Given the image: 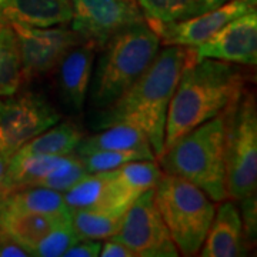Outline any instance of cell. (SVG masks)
<instances>
[{
  "mask_svg": "<svg viewBox=\"0 0 257 257\" xmlns=\"http://www.w3.org/2000/svg\"><path fill=\"white\" fill-rule=\"evenodd\" d=\"M10 26L18 37L23 80L53 72L69 50L86 40L64 26L33 28L16 23Z\"/></svg>",
  "mask_w": 257,
  "mask_h": 257,
  "instance_id": "9",
  "label": "cell"
},
{
  "mask_svg": "<svg viewBox=\"0 0 257 257\" xmlns=\"http://www.w3.org/2000/svg\"><path fill=\"white\" fill-rule=\"evenodd\" d=\"M79 157L87 173L110 172L132 160H143V159L156 160L153 156L138 150H103V152L87 153Z\"/></svg>",
  "mask_w": 257,
  "mask_h": 257,
  "instance_id": "25",
  "label": "cell"
},
{
  "mask_svg": "<svg viewBox=\"0 0 257 257\" xmlns=\"http://www.w3.org/2000/svg\"><path fill=\"white\" fill-rule=\"evenodd\" d=\"M96 45L84 40L74 46L59 63V86L64 100L76 110H82L92 84Z\"/></svg>",
  "mask_w": 257,
  "mask_h": 257,
  "instance_id": "14",
  "label": "cell"
},
{
  "mask_svg": "<svg viewBox=\"0 0 257 257\" xmlns=\"http://www.w3.org/2000/svg\"><path fill=\"white\" fill-rule=\"evenodd\" d=\"M32 251L0 229V257H30Z\"/></svg>",
  "mask_w": 257,
  "mask_h": 257,
  "instance_id": "28",
  "label": "cell"
},
{
  "mask_svg": "<svg viewBox=\"0 0 257 257\" xmlns=\"http://www.w3.org/2000/svg\"><path fill=\"white\" fill-rule=\"evenodd\" d=\"M0 22L33 28L66 26L72 22L70 0H0Z\"/></svg>",
  "mask_w": 257,
  "mask_h": 257,
  "instance_id": "16",
  "label": "cell"
},
{
  "mask_svg": "<svg viewBox=\"0 0 257 257\" xmlns=\"http://www.w3.org/2000/svg\"><path fill=\"white\" fill-rule=\"evenodd\" d=\"M138 257H176L179 250L155 203V189L139 196L123 213L119 233L113 236Z\"/></svg>",
  "mask_w": 257,
  "mask_h": 257,
  "instance_id": "8",
  "label": "cell"
},
{
  "mask_svg": "<svg viewBox=\"0 0 257 257\" xmlns=\"http://www.w3.org/2000/svg\"><path fill=\"white\" fill-rule=\"evenodd\" d=\"M57 220L59 219H52L43 214L0 206V229L28 247L32 256L33 248L52 230Z\"/></svg>",
  "mask_w": 257,
  "mask_h": 257,
  "instance_id": "20",
  "label": "cell"
},
{
  "mask_svg": "<svg viewBox=\"0 0 257 257\" xmlns=\"http://www.w3.org/2000/svg\"><path fill=\"white\" fill-rule=\"evenodd\" d=\"M84 138L83 132L72 121L49 127L36 138L29 140L15 153V156H64L76 150L80 140Z\"/></svg>",
  "mask_w": 257,
  "mask_h": 257,
  "instance_id": "19",
  "label": "cell"
},
{
  "mask_svg": "<svg viewBox=\"0 0 257 257\" xmlns=\"http://www.w3.org/2000/svg\"><path fill=\"white\" fill-rule=\"evenodd\" d=\"M86 175L87 172L83 167L80 157L73 152L70 155H66L63 160L37 186H43V187H49V189L63 193Z\"/></svg>",
  "mask_w": 257,
  "mask_h": 257,
  "instance_id": "27",
  "label": "cell"
},
{
  "mask_svg": "<svg viewBox=\"0 0 257 257\" xmlns=\"http://www.w3.org/2000/svg\"><path fill=\"white\" fill-rule=\"evenodd\" d=\"M193 62L203 59L227 63L256 66L257 63V13L251 10L233 19L226 26L199 46L190 47Z\"/></svg>",
  "mask_w": 257,
  "mask_h": 257,
  "instance_id": "11",
  "label": "cell"
},
{
  "mask_svg": "<svg viewBox=\"0 0 257 257\" xmlns=\"http://www.w3.org/2000/svg\"><path fill=\"white\" fill-rule=\"evenodd\" d=\"M155 203L179 254H199L216 207L200 187L163 173L155 186Z\"/></svg>",
  "mask_w": 257,
  "mask_h": 257,
  "instance_id": "5",
  "label": "cell"
},
{
  "mask_svg": "<svg viewBox=\"0 0 257 257\" xmlns=\"http://www.w3.org/2000/svg\"><path fill=\"white\" fill-rule=\"evenodd\" d=\"M103 150H138L156 159L145 132L127 123H116L113 126L104 127L101 133L90 138H83L74 153L77 156H83Z\"/></svg>",
  "mask_w": 257,
  "mask_h": 257,
  "instance_id": "17",
  "label": "cell"
},
{
  "mask_svg": "<svg viewBox=\"0 0 257 257\" xmlns=\"http://www.w3.org/2000/svg\"><path fill=\"white\" fill-rule=\"evenodd\" d=\"M72 29L103 46L120 30L146 22L136 0H70Z\"/></svg>",
  "mask_w": 257,
  "mask_h": 257,
  "instance_id": "10",
  "label": "cell"
},
{
  "mask_svg": "<svg viewBox=\"0 0 257 257\" xmlns=\"http://www.w3.org/2000/svg\"><path fill=\"white\" fill-rule=\"evenodd\" d=\"M229 0H192L189 9L186 12V18H192V16H196V15H200V13H204V12H209V10L216 9L221 5L227 3Z\"/></svg>",
  "mask_w": 257,
  "mask_h": 257,
  "instance_id": "31",
  "label": "cell"
},
{
  "mask_svg": "<svg viewBox=\"0 0 257 257\" xmlns=\"http://www.w3.org/2000/svg\"><path fill=\"white\" fill-rule=\"evenodd\" d=\"M59 120L60 114L39 93L0 97V156L10 159L25 143Z\"/></svg>",
  "mask_w": 257,
  "mask_h": 257,
  "instance_id": "7",
  "label": "cell"
},
{
  "mask_svg": "<svg viewBox=\"0 0 257 257\" xmlns=\"http://www.w3.org/2000/svg\"><path fill=\"white\" fill-rule=\"evenodd\" d=\"M226 194L241 202L256 196L257 187V110L251 93L230 110L226 133Z\"/></svg>",
  "mask_w": 257,
  "mask_h": 257,
  "instance_id": "6",
  "label": "cell"
},
{
  "mask_svg": "<svg viewBox=\"0 0 257 257\" xmlns=\"http://www.w3.org/2000/svg\"><path fill=\"white\" fill-rule=\"evenodd\" d=\"M0 206L43 214L52 219L70 217L72 213L66 206L63 193L43 186H28L0 194Z\"/></svg>",
  "mask_w": 257,
  "mask_h": 257,
  "instance_id": "18",
  "label": "cell"
},
{
  "mask_svg": "<svg viewBox=\"0 0 257 257\" xmlns=\"http://www.w3.org/2000/svg\"><path fill=\"white\" fill-rule=\"evenodd\" d=\"M123 214L100 209H83L70 213V223L79 239L106 240L119 233Z\"/></svg>",
  "mask_w": 257,
  "mask_h": 257,
  "instance_id": "23",
  "label": "cell"
},
{
  "mask_svg": "<svg viewBox=\"0 0 257 257\" xmlns=\"http://www.w3.org/2000/svg\"><path fill=\"white\" fill-rule=\"evenodd\" d=\"M162 175L160 166L150 159L132 160L111 170L107 210L123 214L139 196L155 189Z\"/></svg>",
  "mask_w": 257,
  "mask_h": 257,
  "instance_id": "13",
  "label": "cell"
},
{
  "mask_svg": "<svg viewBox=\"0 0 257 257\" xmlns=\"http://www.w3.org/2000/svg\"><path fill=\"white\" fill-rule=\"evenodd\" d=\"M110 172L87 173L70 189L63 192L64 202L69 210H83V209H100L107 210L109 197V182Z\"/></svg>",
  "mask_w": 257,
  "mask_h": 257,
  "instance_id": "21",
  "label": "cell"
},
{
  "mask_svg": "<svg viewBox=\"0 0 257 257\" xmlns=\"http://www.w3.org/2000/svg\"><path fill=\"white\" fill-rule=\"evenodd\" d=\"M231 109L233 106L186 133L157 159L163 173L196 184L213 202L227 197L224 153Z\"/></svg>",
  "mask_w": 257,
  "mask_h": 257,
  "instance_id": "3",
  "label": "cell"
},
{
  "mask_svg": "<svg viewBox=\"0 0 257 257\" xmlns=\"http://www.w3.org/2000/svg\"><path fill=\"white\" fill-rule=\"evenodd\" d=\"M79 240L73 226L70 223V217L59 219L55 226L47 233L43 239L37 243L33 248V256L37 257H60L66 253V250L72 247Z\"/></svg>",
  "mask_w": 257,
  "mask_h": 257,
  "instance_id": "24",
  "label": "cell"
},
{
  "mask_svg": "<svg viewBox=\"0 0 257 257\" xmlns=\"http://www.w3.org/2000/svg\"><path fill=\"white\" fill-rule=\"evenodd\" d=\"M256 3L257 0H229L209 12L152 28L160 37V43L166 46H199L233 19L256 10Z\"/></svg>",
  "mask_w": 257,
  "mask_h": 257,
  "instance_id": "12",
  "label": "cell"
},
{
  "mask_svg": "<svg viewBox=\"0 0 257 257\" xmlns=\"http://www.w3.org/2000/svg\"><path fill=\"white\" fill-rule=\"evenodd\" d=\"M160 50V37L146 22L120 30L103 45L90 100L104 109L117 100L155 60Z\"/></svg>",
  "mask_w": 257,
  "mask_h": 257,
  "instance_id": "4",
  "label": "cell"
},
{
  "mask_svg": "<svg viewBox=\"0 0 257 257\" xmlns=\"http://www.w3.org/2000/svg\"><path fill=\"white\" fill-rule=\"evenodd\" d=\"M101 248L100 240L79 239L72 247L64 253V257H96L99 256Z\"/></svg>",
  "mask_w": 257,
  "mask_h": 257,
  "instance_id": "29",
  "label": "cell"
},
{
  "mask_svg": "<svg viewBox=\"0 0 257 257\" xmlns=\"http://www.w3.org/2000/svg\"><path fill=\"white\" fill-rule=\"evenodd\" d=\"M190 57V47L167 46L159 50L146 72L117 100L103 109L97 127L127 123L142 128L157 160L163 152L167 109Z\"/></svg>",
  "mask_w": 257,
  "mask_h": 257,
  "instance_id": "1",
  "label": "cell"
},
{
  "mask_svg": "<svg viewBox=\"0 0 257 257\" xmlns=\"http://www.w3.org/2000/svg\"><path fill=\"white\" fill-rule=\"evenodd\" d=\"M241 87L243 77L233 63L213 59L193 62L190 57L167 109L163 152L190 130L234 106L241 97Z\"/></svg>",
  "mask_w": 257,
  "mask_h": 257,
  "instance_id": "2",
  "label": "cell"
},
{
  "mask_svg": "<svg viewBox=\"0 0 257 257\" xmlns=\"http://www.w3.org/2000/svg\"><path fill=\"white\" fill-rule=\"evenodd\" d=\"M243 220L237 206L221 200L214 211L199 254L203 257H236L244 254Z\"/></svg>",
  "mask_w": 257,
  "mask_h": 257,
  "instance_id": "15",
  "label": "cell"
},
{
  "mask_svg": "<svg viewBox=\"0 0 257 257\" xmlns=\"http://www.w3.org/2000/svg\"><path fill=\"white\" fill-rule=\"evenodd\" d=\"M8 163H9V157L0 156V180H2V177H3L5 172H6Z\"/></svg>",
  "mask_w": 257,
  "mask_h": 257,
  "instance_id": "32",
  "label": "cell"
},
{
  "mask_svg": "<svg viewBox=\"0 0 257 257\" xmlns=\"http://www.w3.org/2000/svg\"><path fill=\"white\" fill-rule=\"evenodd\" d=\"M99 256H101V257H138L136 256V253H135L132 248L127 247L124 243H121V241H119L117 239H114V237L106 239V241L101 244Z\"/></svg>",
  "mask_w": 257,
  "mask_h": 257,
  "instance_id": "30",
  "label": "cell"
},
{
  "mask_svg": "<svg viewBox=\"0 0 257 257\" xmlns=\"http://www.w3.org/2000/svg\"><path fill=\"white\" fill-rule=\"evenodd\" d=\"M150 26L166 25L186 18L192 0H136Z\"/></svg>",
  "mask_w": 257,
  "mask_h": 257,
  "instance_id": "26",
  "label": "cell"
},
{
  "mask_svg": "<svg viewBox=\"0 0 257 257\" xmlns=\"http://www.w3.org/2000/svg\"><path fill=\"white\" fill-rule=\"evenodd\" d=\"M22 82L18 37L9 23L0 22V97L18 93Z\"/></svg>",
  "mask_w": 257,
  "mask_h": 257,
  "instance_id": "22",
  "label": "cell"
}]
</instances>
